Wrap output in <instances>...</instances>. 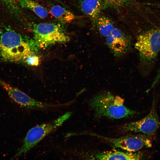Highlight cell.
Instances as JSON below:
<instances>
[{"instance_id": "14", "label": "cell", "mask_w": 160, "mask_h": 160, "mask_svg": "<svg viewBox=\"0 0 160 160\" xmlns=\"http://www.w3.org/2000/svg\"><path fill=\"white\" fill-rule=\"evenodd\" d=\"M101 35L105 38L108 36L115 28L111 21L104 16H99L95 22Z\"/></svg>"}, {"instance_id": "13", "label": "cell", "mask_w": 160, "mask_h": 160, "mask_svg": "<svg viewBox=\"0 0 160 160\" xmlns=\"http://www.w3.org/2000/svg\"><path fill=\"white\" fill-rule=\"evenodd\" d=\"M23 8L33 11L40 18H44L48 14L47 10L37 2L33 0H17Z\"/></svg>"}, {"instance_id": "17", "label": "cell", "mask_w": 160, "mask_h": 160, "mask_svg": "<svg viewBox=\"0 0 160 160\" xmlns=\"http://www.w3.org/2000/svg\"><path fill=\"white\" fill-rule=\"evenodd\" d=\"M133 0H103L105 2L112 5L121 6L126 5Z\"/></svg>"}, {"instance_id": "3", "label": "cell", "mask_w": 160, "mask_h": 160, "mask_svg": "<svg viewBox=\"0 0 160 160\" xmlns=\"http://www.w3.org/2000/svg\"><path fill=\"white\" fill-rule=\"evenodd\" d=\"M135 47L142 64L149 71L153 66L160 51V29L149 30L140 34Z\"/></svg>"}, {"instance_id": "15", "label": "cell", "mask_w": 160, "mask_h": 160, "mask_svg": "<svg viewBox=\"0 0 160 160\" xmlns=\"http://www.w3.org/2000/svg\"><path fill=\"white\" fill-rule=\"evenodd\" d=\"M23 62L30 66H37L40 64V58L37 53L28 56Z\"/></svg>"}, {"instance_id": "6", "label": "cell", "mask_w": 160, "mask_h": 160, "mask_svg": "<svg viewBox=\"0 0 160 160\" xmlns=\"http://www.w3.org/2000/svg\"><path fill=\"white\" fill-rule=\"evenodd\" d=\"M83 134L101 138L114 148H119L129 152H136L144 147L150 148L152 145L150 137L142 133L129 135L118 138L106 137L91 133H83Z\"/></svg>"}, {"instance_id": "18", "label": "cell", "mask_w": 160, "mask_h": 160, "mask_svg": "<svg viewBox=\"0 0 160 160\" xmlns=\"http://www.w3.org/2000/svg\"><path fill=\"white\" fill-rule=\"evenodd\" d=\"M160 82V66L157 72L156 75L150 87L148 89V91L154 88Z\"/></svg>"}, {"instance_id": "1", "label": "cell", "mask_w": 160, "mask_h": 160, "mask_svg": "<svg viewBox=\"0 0 160 160\" xmlns=\"http://www.w3.org/2000/svg\"><path fill=\"white\" fill-rule=\"evenodd\" d=\"M33 40L24 38L9 28L0 31V59L4 61L22 62L28 56L37 53Z\"/></svg>"}, {"instance_id": "5", "label": "cell", "mask_w": 160, "mask_h": 160, "mask_svg": "<svg viewBox=\"0 0 160 160\" xmlns=\"http://www.w3.org/2000/svg\"><path fill=\"white\" fill-rule=\"evenodd\" d=\"M71 115V112H67L54 120L31 128L27 132L22 146L13 158L26 153L44 137L61 126Z\"/></svg>"}, {"instance_id": "2", "label": "cell", "mask_w": 160, "mask_h": 160, "mask_svg": "<svg viewBox=\"0 0 160 160\" xmlns=\"http://www.w3.org/2000/svg\"><path fill=\"white\" fill-rule=\"evenodd\" d=\"M89 105L97 118L103 117L120 119L134 116L139 113L126 107L124 100L109 92H100L90 100Z\"/></svg>"}, {"instance_id": "4", "label": "cell", "mask_w": 160, "mask_h": 160, "mask_svg": "<svg viewBox=\"0 0 160 160\" xmlns=\"http://www.w3.org/2000/svg\"><path fill=\"white\" fill-rule=\"evenodd\" d=\"M33 41L38 48L44 49L57 43H65L69 38L60 25L41 23L33 25Z\"/></svg>"}, {"instance_id": "16", "label": "cell", "mask_w": 160, "mask_h": 160, "mask_svg": "<svg viewBox=\"0 0 160 160\" xmlns=\"http://www.w3.org/2000/svg\"><path fill=\"white\" fill-rule=\"evenodd\" d=\"M12 13L17 14L19 11L15 0H1Z\"/></svg>"}, {"instance_id": "9", "label": "cell", "mask_w": 160, "mask_h": 160, "mask_svg": "<svg viewBox=\"0 0 160 160\" xmlns=\"http://www.w3.org/2000/svg\"><path fill=\"white\" fill-rule=\"evenodd\" d=\"M105 39L107 46L114 56L116 57L122 56L130 49L129 39L119 28H115Z\"/></svg>"}, {"instance_id": "7", "label": "cell", "mask_w": 160, "mask_h": 160, "mask_svg": "<svg viewBox=\"0 0 160 160\" xmlns=\"http://www.w3.org/2000/svg\"><path fill=\"white\" fill-rule=\"evenodd\" d=\"M159 125L156 100L154 98L150 111L147 115L139 120L123 125L120 129L123 132H139L150 137L156 133Z\"/></svg>"}, {"instance_id": "8", "label": "cell", "mask_w": 160, "mask_h": 160, "mask_svg": "<svg viewBox=\"0 0 160 160\" xmlns=\"http://www.w3.org/2000/svg\"><path fill=\"white\" fill-rule=\"evenodd\" d=\"M0 85L7 92L10 98L22 107L30 109L46 110L63 107L69 105L68 103L54 104L37 100L0 79Z\"/></svg>"}, {"instance_id": "19", "label": "cell", "mask_w": 160, "mask_h": 160, "mask_svg": "<svg viewBox=\"0 0 160 160\" xmlns=\"http://www.w3.org/2000/svg\"><path fill=\"white\" fill-rule=\"evenodd\" d=\"M55 1H57L58 2H59V3H60V4H61L63 5H64V4L60 0H53Z\"/></svg>"}, {"instance_id": "10", "label": "cell", "mask_w": 160, "mask_h": 160, "mask_svg": "<svg viewBox=\"0 0 160 160\" xmlns=\"http://www.w3.org/2000/svg\"><path fill=\"white\" fill-rule=\"evenodd\" d=\"M90 158L97 160H140L143 158L141 153L113 149L99 152L92 154Z\"/></svg>"}, {"instance_id": "11", "label": "cell", "mask_w": 160, "mask_h": 160, "mask_svg": "<svg viewBox=\"0 0 160 160\" xmlns=\"http://www.w3.org/2000/svg\"><path fill=\"white\" fill-rule=\"evenodd\" d=\"M102 0H82L81 2V11L90 18L94 23H95L103 8Z\"/></svg>"}, {"instance_id": "12", "label": "cell", "mask_w": 160, "mask_h": 160, "mask_svg": "<svg viewBox=\"0 0 160 160\" xmlns=\"http://www.w3.org/2000/svg\"><path fill=\"white\" fill-rule=\"evenodd\" d=\"M50 11L55 17L63 23H70L76 17L75 15L71 12L59 5H55L52 7Z\"/></svg>"}]
</instances>
